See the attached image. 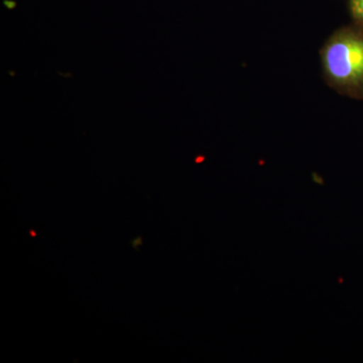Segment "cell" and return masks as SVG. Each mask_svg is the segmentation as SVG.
Here are the masks:
<instances>
[{
	"label": "cell",
	"instance_id": "1",
	"mask_svg": "<svg viewBox=\"0 0 363 363\" xmlns=\"http://www.w3.org/2000/svg\"><path fill=\"white\" fill-rule=\"evenodd\" d=\"M325 73L332 83L353 88L363 84V37L344 30L332 37L323 50Z\"/></svg>",
	"mask_w": 363,
	"mask_h": 363
},
{
	"label": "cell",
	"instance_id": "3",
	"mask_svg": "<svg viewBox=\"0 0 363 363\" xmlns=\"http://www.w3.org/2000/svg\"><path fill=\"white\" fill-rule=\"evenodd\" d=\"M4 6L7 7L9 9H13L16 7V4L14 1H11V0H4Z\"/></svg>",
	"mask_w": 363,
	"mask_h": 363
},
{
	"label": "cell",
	"instance_id": "2",
	"mask_svg": "<svg viewBox=\"0 0 363 363\" xmlns=\"http://www.w3.org/2000/svg\"><path fill=\"white\" fill-rule=\"evenodd\" d=\"M350 9L355 20L363 25V0H351Z\"/></svg>",
	"mask_w": 363,
	"mask_h": 363
}]
</instances>
